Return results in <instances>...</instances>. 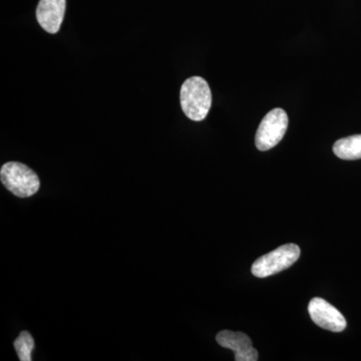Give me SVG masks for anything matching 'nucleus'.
Here are the masks:
<instances>
[{
	"instance_id": "nucleus-1",
	"label": "nucleus",
	"mask_w": 361,
	"mask_h": 361,
	"mask_svg": "<svg viewBox=\"0 0 361 361\" xmlns=\"http://www.w3.org/2000/svg\"><path fill=\"white\" fill-rule=\"evenodd\" d=\"M180 102L183 111L190 120H205L212 106V92L208 82L201 77L188 78L180 87Z\"/></svg>"
},
{
	"instance_id": "nucleus-2",
	"label": "nucleus",
	"mask_w": 361,
	"mask_h": 361,
	"mask_svg": "<svg viewBox=\"0 0 361 361\" xmlns=\"http://www.w3.org/2000/svg\"><path fill=\"white\" fill-rule=\"evenodd\" d=\"M2 185L16 197L28 198L39 191V176L25 164L8 161L0 170Z\"/></svg>"
},
{
	"instance_id": "nucleus-3",
	"label": "nucleus",
	"mask_w": 361,
	"mask_h": 361,
	"mask_svg": "<svg viewBox=\"0 0 361 361\" xmlns=\"http://www.w3.org/2000/svg\"><path fill=\"white\" fill-rule=\"evenodd\" d=\"M300 248L296 244H285L275 250L265 254L253 263L252 274L258 278H266L277 274L290 267L300 257Z\"/></svg>"
},
{
	"instance_id": "nucleus-4",
	"label": "nucleus",
	"mask_w": 361,
	"mask_h": 361,
	"mask_svg": "<svg viewBox=\"0 0 361 361\" xmlns=\"http://www.w3.org/2000/svg\"><path fill=\"white\" fill-rule=\"evenodd\" d=\"M288 128V116L282 109H274L261 121L256 133L255 144L259 151H268L281 142Z\"/></svg>"
},
{
	"instance_id": "nucleus-5",
	"label": "nucleus",
	"mask_w": 361,
	"mask_h": 361,
	"mask_svg": "<svg viewBox=\"0 0 361 361\" xmlns=\"http://www.w3.org/2000/svg\"><path fill=\"white\" fill-rule=\"evenodd\" d=\"M308 312L312 322L323 329L341 332L346 329L344 316L324 299L318 297L311 299L308 304Z\"/></svg>"
},
{
	"instance_id": "nucleus-6",
	"label": "nucleus",
	"mask_w": 361,
	"mask_h": 361,
	"mask_svg": "<svg viewBox=\"0 0 361 361\" xmlns=\"http://www.w3.org/2000/svg\"><path fill=\"white\" fill-rule=\"evenodd\" d=\"M216 341L222 348L234 351L236 361L258 360V353L253 348L251 339L242 332L223 330L217 334Z\"/></svg>"
},
{
	"instance_id": "nucleus-7",
	"label": "nucleus",
	"mask_w": 361,
	"mask_h": 361,
	"mask_svg": "<svg viewBox=\"0 0 361 361\" xmlns=\"http://www.w3.org/2000/svg\"><path fill=\"white\" fill-rule=\"evenodd\" d=\"M66 0H39L37 18L45 32L54 35L59 32L65 18Z\"/></svg>"
},
{
	"instance_id": "nucleus-8",
	"label": "nucleus",
	"mask_w": 361,
	"mask_h": 361,
	"mask_svg": "<svg viewBox=\"0 0 361 361\" xmlns=\"http://www.w3.org/2000/svg\"><path fill=\"white\" fill-rule=\"evenodd\" d=\"M334 153L342 160H360L361 159V135H350V137L338 140L334 144Z\"/></svg>"
},
{
	"instance_id": "nucleus-9",
	"label": "nucleus",
	"mask_w": 361,
	"mask_h": 361,
	"mask_svg": "<svg viewBox=\"0 0 361 361\" xmlns=\"http://www.w3.org/2000/svg\"><path fill=\"white\" fill-rule=\"evenodd\" d=\"M20 361L32 360V353L35 349V339L27 331H23L13 343Z\"/></svg>"
}]
</instances>
